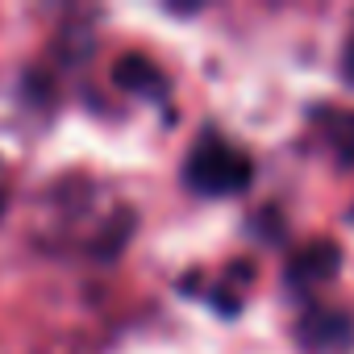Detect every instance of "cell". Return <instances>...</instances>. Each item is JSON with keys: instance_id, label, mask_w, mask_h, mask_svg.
<instances>
[{"instance_id": "3957f363", "label": "cell", "mask_w": 354, "mask_h": 354, "mask_svg": "<svg viewBox=\"0 0 354 354\" xmlns=\"http://www.w3.org/2000/svg\"><path fill=\"white\" fill-rule=\"evenodd\" d=\"M113 84H117L121 92L142 96V100H154V104H162V100L171 96V80H167L146 55H121L117 67H113Z\"/></svg>"}, {"instance_id": "52a82bcc", "label": "cell", "mask_w": 354, "mask_h": 354, "mask_svg": "<svg viewBox=\"0 0 354 354\" xmlns=\"http://www.w3.org/2000/svg\"><path fill=\"white\" fill-rule=\"evenodd\" d=\"M5 192H9V184H5V167H0V209H5Z\"/></svg>"}, {"instance_id": "7a4b0ae2", "label": "cell", "mask_w": 354, "mask_h": 354, "mask_svg": "<svg viewBox=\"0 0 354 354\" xmlns=\"http://www.w3.org/2000/svg\"><path fill=\"white\" fill-rule=\"evenodd\" d=\"M296 342H300L308 354H342V350L354 346V317L342 313V308L313 304V308H304V317L296 321Z\"/></svg>"}, {"instance_id": "5b68a950", "label": "cell", "mask_w": 354, "mask_h": 354, "mask_svg": "<svg viewBox=\"0 0 354 354\" xmlns=\"http://www.w3.org/2000/svg\"><path fill=\"white\" fill-rule=\"evenodd\" d=\"M313 117L329 129L333 150H337L346 162H354V113H350V109H317Z\"/></svg>"}, {"instance_id": "277c9868", "label": "cell", "mask_w": 354, "mask_h": 354, "mask_svg": "<svg viewBox=\"0 0 354 354\" xmlns=\"http://www.w3.org/2000/svg\"><path fill=\"white\" fill-rule=\"evenodd\" d=\"M337 263H342V246L329 242V238H317V242H308V246L292 259L288 279L300 283V288H317V283H329V279L337 275Z\"/></svg>"}, {"instance_id": "8992f818", "label": "cell", "mask_w": 354, "mask_h": 354, "mask_svg": "<svg viewBox=\"0 0 354 354\" xmlns=\"http://www.w3.org/2000/svg\"><path fill=\"white\" fill-rule=\"evenodd\" d=\"M342 80L354 88V38L346 42V50H342Z\"/></svg>"}, {"instance_id": "6da1fadb", "label": "cell", "mask_w": 354, "mask_h": 354, "mask_svg": "<svg viewBox=\"0 0 354 354\" xmlns=\"http://www.w3.org/2000/svg\"><path fill=\"white\" fill-rule=\"evenodd\" d=\"M184 184L205 201L242 196L254 184V158L242 146L225 142L221 133H201L184 158Z\"/></svg>"}]
</instances>
